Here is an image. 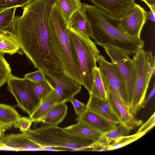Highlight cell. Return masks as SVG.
Masks as SVG:
<instances>
[{
    "label": "cell",
    "instance_id": "6da1fadb",
    "mask_svg": "<svg viewBox=\"0 0 155 155\" xmlns=\"http://www.w3.org/2000/svg\"><path fill=\"white\" fill-rule=\"evenodd\" d=\"M56 0H31L13 25L22 51L35 67L49 74H65L51 46L48 20Z\"/></svg>",
    "mask_w": 155,
    "mask_h": 155
},
{
    "label": "cell",
    "instance_id": "7a4b0ae2",
    "mask_svg": "<svg viewBox=\"0 0 155 155\" xmlns=\"http://www.w3.org/2000/svg\"><path fill=\"white\" fill-rule=\"evenodd\" d=\"M82 9L91 29V38L95 44L117 49L129 56L144 47L143 40L130 36L122 29L119 18L108 15L94 5L82 3Z\"/></svg>",
    "mask_w": 155,
    "mask_h": 155
},
{
    "label": "cell",
    "instance_id": "3957f363",
    "mask_svg": "<svg viewBox=\"0 0 155 155\" xmlns=\"http://www.w3.org/2000/svg\"><path fill=\"white\" fill-rule=\"evenodd\" d=\"M50 44L65 74L83 85L79 61L75 49L70 41L68 24L55 2L48 20Z\"/></svg>",
    "mask_w": 155,
    "mask_h": 155
},
{
    "label": "cell",
    "instance_id": "277c9868",
    "mask_svg": "<svg viewBox=\"0 0 155 155\" xmlns=\"http://www.w3.org/2000/svg\"><path fill=\"white\" fill-rule=\"evenodd\" d=\"M25 133L42 147H59L72 151L89 150L97 141L70 134L58 126L46 124L30 129Z\"/></svg>",
    "mask_w": 155,
    "mask_h": 155
},
{
    "label": "cell",
    "instance_id": "5b68a950",
    "mask_svg": "<svg viewBox=\"0 0 155 155\" xmlns=\"http://www.w3.org/2000/svg\"><path fill=\"white\" fill-rule=\"evenodd\" d=\"M70 40L76 51L79 64L83 85L91 93L94 82V70L100 51L90 37L68 27Z\"/></svg>",
    "mask_w": 155,
    "mask_h": 155
},
{
    "label": "cell",
    "instance_id": "8992f818",
    "mask_svg": "<svg viewBox=\"0 0 155 155\" xmlns=\"http://www.w3.org/2000/svg\"><path fill=\"white\" fill-rule=\"evenodd\" d=\"M143 49L134 55L132 59L135 71L134 90L130 109L135 116L141 109L150 83L147 78V63Z\"/></svg>",
    "mask_w": 155,
    "mask_h": 155
},
{
    "label": "cell",
    "instance_id": "52a82bcc",
    "mask_svg": "<svg viewBox=\"0 0 155 155\" xmlns=\"http://www.w3.org/2000/svg\"><path fill=\"white\" fill-rule=\"evenodd\" d=\"M7 83V89L15 98L18 106L30 115L41 102L34 93L33 82L12 74Z\"/></svg>",
    "mask_w": 155,
    "mask_h": 155
},
{
    "label": "cell",
    "instance_id": "ba28073f",
    "mask_svg": "<svg viewBox=\"0 0 155 155\" xmlns=\"http://www.w3.org/2000/svg\"><path fill=\"white\" fill-rule=\"evenodd\" d=\"M105 90L112 93L126 106L130 107L126 88L124 82L114 65L102 55L97 59Z\"/></svg>",
    "mask_w": 155,
    "mask_h": 155
},
{
    "label": "cell",
    "instance_id": "9c48e42d",
    "mask_svg": "<svg viewBox=\"0 0 155 155\" xmlns=\"http://www.w3.org/2000/svg\"><path fill=\"white\" fill-rule=\"evenodd\" d=\"M102 47L124 82L130 106L135 77V68L132 59L120 50L109 47Z\"/></svg>",
    "mask_w": 155,
    "mask_h": 155
},
{
    "label": "cell",
    "instance_id": "30bf717a",
    "mask_svg": "<svg viewBox=\"0 0 155 155\" xmlns=\"http://www.w3.org/2000/svg\"><path fill=\"white\" fill-rule=\"evenodd\" d=\"M43 72L59 98L58 103L70 101L81 91L82 85L65 74H49Z\"/></svg>",
    "mask_w": 155,
    "mask_h": 155
},
{
    "label": "cell",
    "instance_id": "8fae6325",
    "mask_svg": "<svg viewBox=\"0 0 155 155\" xmlns=\"http://www.w3.org/2000/svg\"><path fill=\"white\" fill-rule=\"evenodd\" d=\"M147 20V12L135 3L124 16L119 18V23L122 29L127 34L140 38L141 30Z\"/></svg>",
    "mask_w": 155,
    "mask_h": 155
},
{
    "label": "cell",
    "instance_id": "7c38bea8",
    "mask_svg": "<svg viewBox=\"0 0 155 155\" xmlns=\"http://www.w3.org/2000/svg\"><path fill=\"white\" fill-rule=\"evenodd\" d=\"M108 15L119 18L136 3L135 0H87Z\"/></svg>",
    "mask_w": 155,
    "mask_h": 155
},
{
    "label": "cell",
    "instance_id": "4fadbf2b",
    "mask_svg": "<svg viewBox=\"0 0 155 155\" xmlns=\"http://www.w3.org/2000/svg\"><path fill=\"white\" fill-rule=\"evenodd\" d=\"M107 99L114 113L121 123L131 130L140 126L143 121L136 119L131 113L129 107L125 105L116 96L112 93L106 91Z\"/></svg>",
    "mask_w": 155,
    "mask_h": 155
},
{
    "label": "cell",
    "instance_id": "5bb4252c",
    "mask_svg": "<svg viewBox=\"0 0 155 155\" xmlns=\"http://www.w3.org/2000/svg\"><path fill=\"white\" fill-rule=\"evenodd\" d=\"M0 141L5 147L17 150H38L43 147L22 133L5 135Z\"/></svg>",
    "mask_w": 155,
    "mask_h": 155
},
{
    "label": "cell",
    "instance_id": "9a60e30c",
    "mask_svg": "<svg viewBox=\"0 0 155 155\" xmlns=\"http://www.w3.org/2000/svg\"><path fill=\"white\" fill-rule=\"evenodd\" d=\"M76 120L83 123L102 134L112 130L117 125L87 108L81 117L76 119Z\"/></svg>",
    "mask_w": 155,
    "mask_h": 155
},
{
    "label": "cell",
    "instance_id": "2e32d148",
    "mask_svg": "<svg viewBox=\"0 0 155 155\" xmlns=\"http://www.w3.org/2000/svg\"><path fill=\"white\" fill-rule=\"evenodd\" d=\"M89 95V98L86 105L87 108L117 125L121 123L113 111L107 99H101L92 94Z\"/></svg>",
    "mask_w": 155,
    "mask_h": 155
},
{
    "label": "cell",
    "instance_id": "e0dca14e",
    "mask_svg": "<svg viewBox=\"0 0 155 155\" xmlns=\"http://www.w3.org/2000/svg\"><path fill=\"white\" fill-rule=\"evenodd\" d=\"M67 110L68 107L65 103H57L35 122H42L47 125L58 126L66 117Z\"/></svg>",
    "mask_w": 155,
    "mask_h": 155
},
{
    "label": "cell",
    "instance_id": "ac0fdd59",
    "mask_svg": "<svg viewBox=\"0 0 155 155\" xmlns=\"http://www.w3.org/2000/svg\"><path fill=\"white\" fill-rule=\"evenodd\" d=\"M63 128L65 132L78 137L89 139L96 141L104 140V134L80 122Z\"/></svg>",
    "mask_w": 155,
    "mask_h": 155
},
{
    "label": "cell",
    "instance_id": "d6986e66",
    "mask_svg": "<svg viewBox=\"0 0 155 155\" xmlns=\"http://www.w3.org/2000/svg\"><path fill=\"white\" fill-rule=\"evenodd\" d=\"M68 27L83 35L91 38L92 32L90 25L82 9L76 11L68 22Z\"/></svg>",
    "mask_w": 155,
    "mask_h": 155
},
{
    "label": "cell",
    "instance_id": "ffe728a7",
    "mask_svg": "<svg viewBox=\"0 0 155 155\" xmlns=\"http://www.w3.org/2000/svg\"><path fill=\"white\" fill-rule=\"evenodd\" d=\"M59 98L54 90L43 98L40 104L29 117L33 122L36 121L45 114L55 104L58 103Z\"/></svg>",
    "mask_w": 155,
    "mask_h": 155
},
{
    "label": "cell",
    "instance_id": "44dd1931",
    "mask_svg": "<svg viewBox=\"0 0 155 155\" xmlns=\"http://www.w3.org/2000/svg\"><path fill=\"white\" fill-rule=\"evenodd\" d=\"M55 3L68 24L73 14L82 9L81 0H56Z\"/></svg>",
    "mask_w": 155,
    "mask_h": 155
},
{
    "label": "cell",
    "instance_id": "7402d4cb",
    "mask_svg": "<svg viewBox=\"0 0 155 155\" xmlns=\"http://www.w3.org/2000/svg\"><path fill=\"white\" fill-rule=\"evenodd\" d=\"M0 52L12 55L16 53L23 54L16 34L5 37L0 41Z\"/></svg>",
    "mask_w": 155,
    "mask_h": 155
},
{
    "label": "cell",
    "instance_id": "603a6c76",
    "mask_svg": "<svg viewBox=\"0 0 155 155\" xmlns=\"http://www.w3.org/2000/svg\"><path fill=\"white\" fill-rule=\"evenodd\" d=\"M15 107L9 105L0 104V121L13 126L15 122L21 117Z\"/></svg>",
    "mask_w": 155,
    "mask_h": 155
},
{
    "label": "cell",
    "instance_id": "cb8c5ba5",
    "mask_svg": "<svg viewBox=\"0 0 155 155\" xmlns=\"http://www.w3.org/2000/svg\"><path fill=\"white\" fill-rule=\"evenodd\" d=\"M90 94H92L101 99H107V92L104 89L99 69L97 66L95 67L94 70L93 84L92 91Z\"/></svg>",
    "mask_w": 155,
    "mask_h": 155
},
{
    "label": "cell",
    "instance_id": "d4e9b609",
    "mask_svg": "<svg viewBox=\"0 0 155 155\" xmlns=\"http://www.w3.org/2000/svg\"><path fill=\"white\" fill-rule=\"evenodd\" d=\"M146 133L137 132L131 135L119 137L113 141L107 147V151L115 150L124 147L139 139Z\"/></svg>",
    "mask_w": 155,
    "mask_h": 155
},
{
    "label": "cell",
    "instance_id": "484cf974",
    "mask_svg": "<svg viewBox=\"0 0 155 155\" xmlns=\"http://www.w3.org/2000/svg\"><path fill=\"white\" fill-rule=\"evenodd\" d=\"M118 124L114 129L104 134V139L109 144L119 137L128 135L131 130L123 123Z\"/></svg>",
    "mask_w": 155,
    "mask_h": 155
},
{
    "label": "cell",
    "instance_id": "4316f807",
    "mask_svg": "<svg viewBox=\"0 0 155 155\" xmlns=\"http://www.w3.org/2000/svg\"><path fill=\"white\" fill-rule=\"evenodd\" d=\"M17 8H11L0 12V30L12 26Z\"/></svg>",
    "mask_w": 155,
    "mask_h": 155
},
{
    "label": "cell",
    "instance_id": "83f0119b",
    "mask_svg": "<svg viewBox=\"0 0 155 155\" xmlns=\"http://www.w3.org/2000/svg\"><path fill=\"white\" fill-rule=\"evenodd\" d=\"M33 87L35 93L41 101L54 90L51 84L45 79L38 83L33 82Z\"/></svg>",
    "mask_w": 155,
    "mask_h": 155
},
{
    "label": "cell",
    "instance_id": "f1b7e54d",
    "mask_svg": "<svg viewBox=\"0 0 155 155\" xmlns=\"http://www.w3.org/2000/svg\"><path fill=\"white\" fill-rule=\"evenodd\" d=\"M4 54L0 52V88L7 82L12 74L10 66L5 58Z\"/></svg>",
    "mask_w": 155,
    "mask_h": 155
},
{
    "label": "cell",
    "instance_id": "f546056e",
    "mask_svg": "<svg viewBox=\"0 0 155 155\" xmlns=\"http://www.w3.org/2000/svg\"><path fill=\"white\" fill-rule=\"evenodd\" d=\"M31 0H0V12L9 8L23 7Z\"/></svg>",
    "mask_w": 155,
    "mask_h": 155
},
{
    "label": "cell",
    "instance_id": "4dcf8cb0",
    "mask_svg": "<svg viewBox=\"0 0 155 155\" xmlns=\"http://www.w3.org/2000/svg\"><path fill=\"white\" fill-rule=\"evenodd\" d=\"M32 120L29 117H21L14 123L13 126L15 128L19 129L22 133L27 132L30 129L32 123Z\"/></svg>",
    "mask_w": 155,
    "mask_h": 155
},
{
    "label": "cell",
    "instance_id": "1f68e13d",
    "mask_svg": "<svg viewBox=\"0 0 155 155\" xmlns=\"http://www.w3.org/2000/svg\"><path fill=\"white\" fill-rule=\"evenodd\" d=\"M145 55L147 63V78L150 81L152 77L155 76V56L151 51H145Z\"/></svg>",
    "mask_w": 155,
    "mask_h": 155
},
{
    "label": "cell",
    "instance_id": "d6a6232c",
    "mask_svg": "<svg viewBox=\"0 0 155 155\" xmlns=\"http://www.w3.org/2000/svg\"><path fill=\"white\" fill-rule=\"evenodd\" d=\"M24 78L35 83L41 82L45 80L43 71L38 70L34 72L26 74Z\"/></svg>",
    "mask_w": 155,
    "mask_h": 155
},
{
    "label": "cell",
    "instance_id": "836d02e7",
    "mask_svg": "<svg viewBox=\"0 0 155 155\" xmlns=\"http://www.w3.org/2000/svg\"><path fill=\"white\" fill-rule=\"evenodd\" d=\"M70 101L73 105L75 113L78 117H81L87 109L86 105L77 99L73 98Z\"/></svg>",
    "mask_w": 155,
    "mask_h": 155
},
{
    "label": "cell",
    "instance_id": "e575fe53",
    "mask_svg": "<svg viewBox=\"0 0 155 155\" xmlns=\"http://www.w3.org/2000/svg\"><path fill=\"white\" fill-rule=\"evenodd\" d=\"M155 125V112L150 116L148 120L138 129L137 132L147 133L153 128Z\"/></svg>",
    "mask_w": 155,
    "mask_h": 155
},
{
    "label": "cell",
    "instance_id": "d590c367",
    "mask_svg": "<svg viewBox=\"0 0 155 155\" xmlns=\"http://www.w3.org/2000/svg\"><path fill=\"white\" fill-rule=\"evenodd\" d=\"M16 34L13 26L10 28L0 30V41L7 37Z\"/></svg>",
    "mask_w": 155,
    "mask_h": 155
},
{
    "label": "cell",
    "instance_id": "8d00e7d4",
    "mask_svg": "<svg viewBox=\"0 0 155 155\" xmlns=\"http://www.w3.org/2000/svg\"><path fill=\"white\" fill-rule=\"evenodd\" d=\"M13 126L6 124L0 121V139L5 135V132L10 129Z\"/></svg>",
    "mask_w": 155,
    "mask_h": 155
},
{
    "label": "cell",
    "instance_id": "74e56055",
    "mask_svg": "<svg viewBox=\"0 0 155 155\" xmlns=\"http://www.w3.org/2000/svg\"><path fill=\"white\" fill-rule=\"evenodd\" d=\"M38 150L48 151H72L71 150L61 147H43Z\"/></svg>",
    "mask_w": 155,
    "mask_h": 155
},
{
    "label": "cell",
    "instance_id": "f35d334b",
    "mask_svg": "<svg viewBox=\"0 0 155 155\" xmlns=\"http://www.w3.org/2000/svg\"><path fill=\"white\" fill-rule=\"evenodd\" d=\"M155 93V84H154L153 87L150 91L147 97L145 100L142 104V107L144 108L147 105L150 99L154 96Z\"/></svg>",
    "mask_w": 155,
    "mask_h": 155
},
{
    "label": "cell",
    "instance_id": "ab89813d",
    "mask_svg": "<svg viewBox=\"0 0 155 155\" xmlns=\"http://www.w3.org/2000/svg\"><path fill=\"white\" fill-rule=\"evenodd\" d=\"M146 4L150 9L155 10V0H140Z\"/></svg>",
    "mask_w": 155,
    "mask_h": 155
},
{
    "label": "cell",
    "instance_id": "60d3db41",
    "mask_svg": "<svg viewBox=\"0 0 155 155\" xmlns=\"http://www.w3.org/2000/svg\"><path fill=\"white\" fill-rule=\"evenodd\" d=\"M155 10L151 9L147 12V20H150L153 22L155 21Z\"/></svg>",
    "mask_w": 155,
    "mask_h": 155
},
{
    "label": "cell",
    "instance_id": "b9f144b4",
    "mask_svg": "<svg viewBox=\"0 0 155 155\" xmlns=\"http://www.w3.org/2000/svg\"><path fill=\"white\" fill-rule=\"evenodd\" d=\"M4 147H5L3 145L0 141V150H2V148H4Z\"/></svg>",
    "mask_w": 155,
    "mask_h": 155
}]
</instances>
